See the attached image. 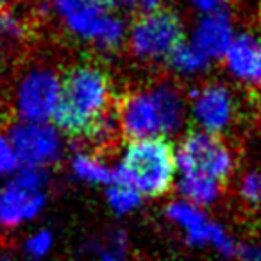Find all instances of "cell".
Masks as SVG:
<instances>
[{
    "label": "cell",
    "instance_id": "cell-1",
    "mask_svg": "<svg viewBox=\"0 0 261 261\" xmlns=\"http://www.w3.org/2000/svg\"><path fill=\"white\" fill-rule=\"evenodd\" d=\"M109 104L111 84L108 75L98 66L79 65L61 81V97L52 118L68 135L104 142L116 127Z\"/></svg>",
    "mask_w": 261,
    "mask_h": 261
},
{
    "label": "cell",
    "instance_id": "cell-2",
    "mask_svg": "<svg viewBox=\"0 0 261 261\" xmlns=\"http://www.w3.org/2000/svg\"><path fill=\"white\" fill-rule=\"evenodd\" d=\"M116 120L122 133L135 140L161 138L181 129L185 104L172 84L133 91L120 100Z\"/></svg>",
    "mask_w": 261,
    "mask_h": 261
},
{
    "label": "cell",
    "instance_id": "cell-3",
    "mask_svg": "<svg viewBox=\"0 0 261 261\" xmlns=\"http://www.w3.org/2000/svg\"><path fill=\"white\" fill-rule=\"evenodd\" d=\"M175 172V152L167 140H135L115 168V182L135 188L142 197H158L170 190Z\"/></svg>",
    "mask_w": 261,
    "mask_h": 261
},
{
    "label": "cell",
    "instance_id": "cell-4",
    "mask_svg": "<svg viewBox=\"0 0 261 261\" xmlns=\"http://www.w3.org/2000/svg\"><path fill=\"white\" fill-rule=\"evenodd\" d=\"M179 175H204L222 182L234 168V160L217 135L193 130L175 152Z\"/></svg>",
    "mask_w": 261,
    "mask_h": 261
},
{
    "label": "cell",
    "instance_id": "cell-5",
    "mask_svg": "<svg viewBox=\"0 0 261 261\" xmlns=\"http://www.w3.org/2000/svg\"><path fill=\"white\" fill-rule=\"evenodd\" d=\"M181 43V20L170 9H158L154 13H145L130 25V50L136 58L143 59V61L170 58V54Z\"/></svg>",
    "mask_w": 261,
    "mask_h": 261
},
{
    "label": "cell",
    "instance_id": "cell-6",
    "mask_svg": "<svg viewBox=\"0 0 261 261\" xmlns=\"http://www.w3.org/2000/svg\"><path fill=\"white\" fill-rule=\"evenodd\" d=\"M61 97V81L52 70L38 68L20 83L16 108L23 122L45 123L52 118Z\"/></svg>",
    "mask_w": 261,
    "mask_h": 261
},
{
    "label": "cell",
    "instance_id": "cell-7",
    "mask_svg": "<svg viewBox=\"0 0 261 261\" xmlns=\"http://www.w3.org/2000/svg\"><path fill=\"white\" fill-rule=\"evenodd\" d=\"M167 217L185 231L192 245H211L224 256L238 252L236 242L218 224H213L202 210L188 200H175L167 207Z\"/></svg>",
    "mask_w": 261,
    "mask_h": 261
},
{
    "label": "cell",
    "instance_id": "cell-8",
    "mask_svg": "<svg viewBox=\"0 0 261 261\" xmlns=\"http://www.w3.org/2000/svg\"><path fill=\"white\" fill-rule=\"evenodd\" d=\"M18 161L27 168H40L50 165L61 154V140L58 130L47 123L22 122L16 123L9 135Z\"/></svg>",
    "mask_w": 261,
    "mask_h": 261
},
{
    "label": "cell",
    "instance_id": "cell-9",
    "mask_svg": "<svg viewBox=\"0 0 261 261\" xmlns=\"http://www.w3.org/2000/svg\"><path fill=\"white\" fill-rule=\"evenodd\" d=\"M70 31L77 36L95 41L102 48H115L123 40V23L108 11L95 8L84 0L83 4L66 16Z\"/></svg>",
    "mask_w": 261,
    "mask_h": 261
},
{
    "label": "cell",
    "instance_id": "cell-10",
    "mask_svg": "<svg viewBox=\"0 0 261 261\" xmlns=\"http://www.w3.org/2000/svg\"><path fill=\"white\" fill-rule=\"evenodd\" d=\"M232 97L222 84H207L193 93L192 115L204 133L217 135L227 129L232 120Z\"/></svg>",
    "mask_w": 261,
    "mask_h": 261
},
{
    "label": "cell",
    "instance_id": "cell-11",
    "mask_svg": "<svg viewBox=\"0 0 261 261\" xmlns=\"http://www.w3.org/2000/svg\"><path fill=\"white\" fill-rule=\"evenodd\" d=\"M225 65L236 79L247 84H261V40L254 34H240L225 52Z\"/></svg>",
    "mask_w": 261,
    "mask_h": 261
},
{
    "label": "cell",
    "instance_id": "cell-12",
    "mask_svg": "<svg viewBox=\"0 0 261 261\" xmlns=\"http://www.w3.org/2000/svg\"><path fill=\"white\" fill-rule=\"evenodd\" d=\"M43 204L45 195L41 192H33L11 181L0 190V225L13 227L23 220H31L40 213Z\"/></svg>",
    "mask_w": 261,
    "mask_h": 261
},
{
    "label": "cell",
    "instance_id": "cell-13",
    "mask_svg": "<svg viewBox=\"0 0 261 261\" xmlns=\"http://www.w3.org/2000/svg\"><path fill=\"white\" fill-rule=\"evenodd\" d=\"M232 25L227 11L206 15L199 22L192 43L210 59L222 58L232 43Z\"/></svg>",
    "mask_w": 261,
    "mask_h": 261
},
{
    "label": "cell",
    "instance_id": "cell-14",
    "mask_svg": "<svg viewBox=\"0 0 261 261\" xmlns=\"http://www.w3.org/2000/svg\"><path fill=\"white\" fill-rule=\"evenodd\" d=\"M179 193L195 206H210L220 195V182L204 175H181L177 181Z\"/></svg>",
    "mask_w": 261,
    "mask_h": 261
},
{
    "label": "cell",
    "instance_id": "cell-15",
    "mask_svg": "<svg viewBox=\"0 0 261 261\" xmlns=\"http://www.w3.org/2000/svg\"><path fill=\"white\" fill-rule=\"evenodd\" d=\"M72 170L77 177L88 182H98V185L115 182V170L90 154H77L72 161Z\"/></svg>",
    "mask_w": 261,
    "mask_h": 261
},
{
    "label": "cell",
    "instance_id": "cell-16",
    "mask_svg": "<svg viewBox=\"0 0 261 261\" xmlns=\"http://www.w3.org/2000/svg\"><path fill=\"white\" fill-rule=\"evenodd\" d=\"M168 61H170L172 68L177 70V72L195 73L206 68L207 63H210V58L204 56L193 43H185V41H182V43L170 54Z\"/></svg>",
    "mask_w": 261,
    "mask_h": 261
},
{
    "label": "cell",
    "instance_id": "cell-17",
    "mask_svg": "<svg viewBox=\"0 0 261 261\" xmlns=\"http://www.w3.org/2000/svg\"><path fill=\"white\" fill-rule=\"evenodd\" d=\"M108 202L116 213H129L136 210L142 202V195L135 188L120 182H113L108 188Z\"/></svg>",
    "mask_w": 261,
    "mask_h": 261
},
{
    "label": "cell",
    "instance_id": "cell-18",
    "mask_svg": "<svg viewBox=\"0 0 261 261\" xmlns=\"http://www.w3.org/2000/svg\"><path fill=\"white\" fill-rule=\"evenodd\" d=\"M0 34L9 40H20L25 34V25L22 18L16 16L13 11L0 9Z\"/></svg>",
    "mask_w": 261,
    "mask_h": 261
},
{
    "label": "cell",
    "instance_id": "cell-19",
    "mask_svg": "<svg viewBox=\"0 0 261 261\" xmlns=\"http://www.w3.org/2000/svg\"><path fill=\"white\" fill-rule=\"evenodd\" d=\"M240 195L249 204L261 202V172H250L242 179Z\"/></svg>",
    "mask_w": 261,
    "mask_h": 261
},
{
    "label": "cell",
    "instance_id": "cell-20",
    "mask_svg": "<svg viewBox=\"0 0 261 261\" xmlns=\"http://www.w3.org/2000/svg\"><path fill=\"white\" fill-rule=\"evenodd\" d=\"M18 156L13 149L9 138L0 135V174H9L18 167Z\"/></svg>",
    "mask_w": 261,
    "mask_h": 261
},
{
    "label": "cell",
    "instance_id": "cell-21",
    "mask_svg": "<svg viewBox=\"0 0 261 261\" xmlns=\"http://www.w3.org/2000/svg\"><path fill=\"white\" fill-rule=\"evenodd\" d=\"M25 247H27V252H29L31 256L36 257V259L38 257H43L52 247V234L48 231L36 232V234L31 236V238L27 240Z\"/></svg>",
    "mask_w": 261,
    "mask_h": 261
},
{
    "label": "cell",
    "instance_id": "cell-22",
    "mask_svg": "<svg viewBox=\"0 0 261 261\" xmlns=\"http://www.w3.org/2000/svg\"><path fill=\"white\" fill-rule=\"evenodd\" d=\"M125 234L122 231L115 232L113 243L109 245L108 250H104L100 256V261H123V250H125Z\"/></svg>",
    "mask_w": 261,
    "mask_h": 261
},
{
    "label": "cell",
    "instance_id": "cell-23",
    "mask_svg": "<svg viewBox=\"0 0 261 261\" xmlns=\"http://www.w3.org/2000/svg\"><path fill=\"white\" fill-rule=\"evenodd\" d=\"M227 0H192V4L195 6L199 11L211 15V13L224 11V4Z\"/></svg>",
    "mask_w": 261,
    "mask_h": 261
},
{
    "label": "cell",
    "instance_id": "cell-24",
    "mask_svg": "<svg viewBox=\"0 0 261 261\" xmlns=\"http://www.w3.org/2000/svg\"><path fill=\"white\" fill-rule=\"evenodd\" d=\"M84 0H54V6L63 16H68L70 13H73Z\"/></svg>",
    "mask_w": 261,
    "mask_h": 261
},
{
    "label": "cell",
    "instance_id": "cell-25",
    "mask_svg": "<svg viewBox=\"0 0 261 261\" xmlns=\"http://www.w3.org/2000/svg\"><path fill=\"white\" fill-rule=\"evenodd\" d=\"M242 254H243V259L245 261H261V245L245 247Z\"/></svg>",
    "mask_w": 261,
    "mask_h": 261
},
{
    "label": "cell",
    "instance_id": "cell-26",
    "mask_svg": "<svg viewBox=\"0 0 261 261\" xmlns=\"http://www.w3.org/2000/svg\"><path fill=\"white\" fill-rule=\"evenodd\" d=\"M140 8H142L143 15L145 13H154L161 9V0H140Z\"/></svg>",
    "mask_w": 261,
    "mask_h": 261
},
{
    "label": "cell",
    "instance_id": "cell-27",
    "mask_svg": "<svg viewBox=\"0 0 261 261\" xmlns=\"http://www.w3.org/2000/svg\"><path fill=\"white\" fill-rule=\"evenodd\" d=\"M88 4L95 6V8L102 9V11H111L113 8H115V4L118 2V0H86Z\"/></svg>",
    "mask_w": 261,
    "mask_h": 261
},
{
    "label": "cell",
    "instance_id": "cell-28",
    "mask_svg": "<svg viewBox=\"0 0 261 261\" xmlns=\"http://www.w3.org/2000/svg\"><path fill=\"white\" fill-rule=\"evenodd\" d=\"M118 2H123L127 6H135V4H140V0H118Z\"/></svg>",
    "mask_w": 261,
    "mask_h": 261
},
{
    "label": "cell",
    "instance_id": "cell-29",
    "mask_svg": "<svg viewBox=\"0 0 261 261\" xmlns=\"http://www.w3.org/2000/svg\"><path fill=\"white\" fill-rule=\"evenodd\" d=\"M9 2H11V0H0V9H2V8H6V6H8Z\"/></svg>",
    "mask_w": 261,
    "mask_h": 261
},
{
    "label": "cell",
    "instance_id": "cell-30",
    "mask_svg": "<svg viewBox=\"0 0 261 261\" xmlns=\"http://www.w3.org/2000/svg\"><path fill=\"white\" fill-rule=\"evenodd\" d=\"M31 261H40V259H31Z\"/></svg>",
    "mask_w": 261,
    "mask_h": 261
}]
</instances>
